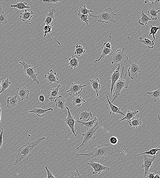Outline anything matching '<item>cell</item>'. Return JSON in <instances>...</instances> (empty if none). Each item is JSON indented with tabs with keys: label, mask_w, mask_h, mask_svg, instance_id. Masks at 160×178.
<instances>
[{
	"label": "cell",
	"mask_w": 160,
	"mask_h": 178,
	"mask_svg": "<svg viewBox=\"0 0 160 178\" xmlns=\"http://www.w3.org/2000/svg\"><path fill=\"white\" fill-rule=\"evenodd\" d=\"M77 156H87L91 159L94 158H103L109 155H112L114 152L113 147L109 146L108 144L104 143L101 145H98L92 151L87 153H79V149H78Z\"/></svg>",
	"instance_id": "obj_1"
},
{
	"label": "cell",
	"mask_w": 160,
	"mask_h": 178,
	"mask_svg": "<svg viewBox=\"0 0 160 178\" xmlns=\"http://www.w3.org/2000/svg\"><path fill=\"white\" fill-rule=\"evenodd\" d=\"M46 138L45 137H42L31 143H27L26 144L22 146L18 150V152L16 155V159L13 163V165L16 166L29 154L31 153L33 149Z\"/></svg>",
	"instance_id": "obj_2"
},
{
	"label": "cell",
	"mask_w": 160,
	"mask_h": 178,
	"mask_svg": "<svg viewBox=\"0 0 160 178\" xmlns=\"http://www.w3.org/2000/svg\"><path fill=\"white\" fill-rule=\"evenodd\" d=\"M125 67L122 68V72L119 79L116 82L113 87L114 92L113 94V97L111 102L115 101L120 95L122 89L124 88H127L130 81L127 78V73H125Z\"/></svg>",
	"instance_id": "obj_3"
},
{
	"label": "cell",
	"mask_w": 160,
	"mask_h": 178,
	"mask_svg": "<svg viewBox=\"0 0 160 178\" xmlns=\"http://www.w3.org/2000/svg\"><path fill=\"white\" fill-rule=\"evenodd\" d=\"M91 16L96 18L97 21L103 23H113L114 25L116 24V21L114 19V17L117 15L112 11V9L108 8L101 11L97 16L91 15Z\"/></svg>",
	"instance_id": "obj_4"
},
{
	"label": "cell",
	"mask_w": 160,
	"mask_h": 178,
	"mask_svg": "<svg viewBox=\"0 0 160 178\" xmlns=\"http://www.w3.org/2000/svg\"><path fill=\"white\" fill-rule=\"evenodd\" d=\"M100 127V125L98 124V121L97 120L96 124L91 129L87 130V132L82 134L83 137V141L81 144L77 147L76 150L79 149L80 147L83 146L89 140H94L96 138V132L99 128Z\"/></svg>",
	"instance_id": "obj_5"
},
{
	"label": "cell",
	"mask_w": 160,
	"mask_h": 178,
	"mask_svg": "<svg viewBox=\"0 0 160 178\" xmlns=\"http://www.w3.org/2000/svg\"><path fill=\"white\" fill-rule=\"evenodd\" d=\"M19 63L23 66L24 72L28 78L31 79L37 84H39V81L37 78L38 75L37 74V71L36 69L37 66L33 67L31 65L24 62H22L21 61H19Z\"/></svg>",
	"instance_id": "obj_6"
},
{
	"label": "cell",
	"mask_w": 160,
	"mask_h": 178,
	"mask_svg": "<svg viewBox=\"0 0 160 178\" xmlns=\"http://www.w3.org/2000/svg\"><path fill=\"white\" fill-rule=\"evenodd\" d=\"M125 49L117 50L113 54L111 64L125 63L128 60V57L124 52Z\"/></svg>",
	"instance_id": "obj_7"
},
{
	"label": "cell",
	"mask_w": 160,
	"mask_h": 178,
	"mask_svg": "<svg viewBox=\"0 0 160 178\" xmlns=\"http://www.w3.org/2000/svg\"><path fill=\"white\" fill-rule=\"evenodd\" d=\"M66 109L68 111V116L67 118L64 119V125L69 126L73 134L75 136H76L77 135L76 134V131L74 128V125L76 123H77L76 121H75V118L74 116L71 115L68 107H66Z\"/></svg>",
	"instance_id": "obj_8"
},
{
	"label": "cell",
	"mask_w": 160,
	"mask_h": 178,
	"mask_svg": "<svg viewBox=\"0 0 160 178\" xmlns=\"http://www.w3.org/2000/svg\"><path fill=\"white\" fill-rule=\"evenodd\" d=\"M88 165L93 168L94 171L92 174L94 175L97 174L99 176L102 171H107L109 173H110L109 167H107L102 165L99 162H95L93 161H91L90 163H87Z\"/></svg>",
	"instance_id": "obj_9"
},
{
	"label": "cell",
	"mask_w": 160,
	"mask_h": 178,
	"mask_svg": "<svg viewBox=\"0 0 160 178\" xmlns=\"http://www.w3.org/2000/svg\"><path fill=\"white\" fill-rule=\"evenodd\" d=\"M155 158V156H154L152 158H149L147 156L144 155V163L141 164V168L144 169V177L148 176L149 169L153 167V163Z\"/></svg>",
	"instance_id": "obj_10"
},
{
	"label": "cell",
	"mask_w": 160,
	"mask_h": 178,
	"mask_svg": "<svg viewBox=\"0 0 160 178\" xmlns=\"http://www.w3.org/2000/svg\"><path fill=\"white\" fill-rule=\"evenodd\" d=\"M130 67L127 70L128 76L131 80H133L136 77H138V74L141 72V68L139 65L133 62L129 61Z\"/></svg>",
	"instance_id": "obj_11"
},
{
	"label": "cell",
	"mask_w": 160,
	"mask_h": 178,
	"mask_svg": "<svg viewBox=\"0 0 160 178\" xmlns=\"http://www.w3.org/2000/svg\"><path fill=\"white\" fill-rule=\"evenodd\" d=\"M86 84L79 85L75 83H71L70 87L69 88V90L66 91L67 93L70 96H72L75 94L77 95H79L82 91L83 88L87 86Z\"/></svg>",
	"instance_id": "obj_12"
},
{
	"label": "cell",
	"mask_w": 160,
	"mask_h": 178,
	"mask_svg": "<svg viewBox=\"0 0 160 178\" xmlns=\"http://www.w3.org/2000/svg\"><path fill=\"white\" fill-rule=\"evenodd\" d=\"M117 65L118 66V67L117 69L113 71V73L112 74L111 77L109 78L111 81L110 91V94L111 95L112 93V92H113V87L115 83L119 79L121 73L120 71L121 68L120 65L119 64H118Z\"/></svg>",
	"instance_id": "obj_13"
},
{
	"label": "cell",
	"mask_w": 160,
	"mask_h": 178,
	"mask_svg": "<svg viewBox=\"0 0 160 178\" xmlns=\"http://www.w3.org/2000/svg\"><path fill=\"white\" fill-rule=\"evenodd\" d=\"M106 98L107 99L108 103L109 105V109L110 110V111L109 113L111 115H115V114L120 115H121L125 116V115L122 112L121 110V108H119L117 106L114 105L112 104L109 99L108 96L106 95Z\"/></svg>",
	"instance_id": "obj_14"
},
{
	"label": "cell",
	"mask_w": 160,
	"mask_h": 178,
	"mask_svg": "<svg viewBox=\"0 0 160 178\" xmlns=\"http://www.w3.org/2000/svg\"><path fill=\"white\" fill-rule=\"evenodd\" d=\"M29 95V91L27 90L25 87L18 88L16 91V95L21 98L22 101L28 99Z\"/></svg>",
	"instance_id": "obj_15"
},
{
	"label": "cell",
	"mask_w": 160,
	"mask_h": 178,
	"mask_svg": "<svg viewBox=\"0 0 160 178\" xmlns=\"http://www.w3.org/2000/svg\"><path fill=\"white\" fill-rule=\"evenodd\" d=\"M61 87V85L59 84L57 86L56 88L50 89L47 95L49 97V100L51 101H55L56 99L59 96V89Z\"/></svg>",
	"instance_id": "obj_16"
},
{
	"label": "cell",
	"mask_w": 160,
	"mask_h": 178,
	"mask_svg": "<svg viewBox=\"0 0 160 178\" xmlns=\"http://www.w3.org/2000/svg\"><path fill=\"white\" fill-rule=\"evenodd\" d=\"M53 111V109L50 108L47 109H43L41 108H33V110L29 111L28 113H34L40 118H42L46 115L45 114L47 111L52 112Z\"/></svg>",
	"instance_id": "obj_17"
},
{
	"label": "cell",
	"mask_w": 160,
	"mask_h": 178,
	"mask_svg": "<svg viewBox=\"0 0 160 178\" xmlns=\"http://www.w3.org/2000/svg\"><path fill=\"white\" fill-rule=\"evenodd\" d=\"M57 73H54L52 69L51 70L49 73H47L45 75L46 78L50 84L53 83H59V79L56 76Z\"/></svg>",
	"instance_id": "obj_18"
},
{
	"label": "cell",
	"mask_w": 160,
	"mask_h": 178,
	"mask_svg": "<svg viewBox=\"0 0 160 178\" xmlns=\"http://www.w3.org/2000/svg\"><path fill=\"white\" fill-rule=\"evenodd\" d=\"M105 43H104L101 47V54L100 57L98 60H95V63H96L98 62L102 58H104L105 57L110 55H112L113 54V51L112 49H109L105 47Z\"/></svg>",
	"instance_id": "obj_19"
},
{
	"label": "cell",
	"mask_w": 160,
	"mask_h": 178,
	"mask_svg": "<svg viewBox=\"0 0 160 178\" xmlns=\"http://www.w3.org/2000/svg\"><path fill=\"white\" fill-rule=\"evenodd\" d=\"M91 87L96 92V97L99 96L98 91H99L100 89L101 85L99 84L100 80L99 78L96 79H93L90 80Z\"/></svg>",
	"instance_id": "obj_20"
},
{
	"label": "cell",
	"mask_w": 160,
	"mask_h": 178,
	"mask_svg": "<svg viewBox=\"0 0 160 178\" xmlns=\"http://www.w3.org/2000/svg\"><path fill=\"white\" fill-rule=\"evenodd\" d=\"M56 104V108L60 109L62 111H63L66 105V101L62 96H59L55 101Z\"/></svg>",
	"instance_id": "obj_21"
},
{
	"label": "cell",
	"mask_w": 160,
	"mask_h": 178,
	"mask_svg": "<svg viewBox=\"0 0 160 178\" xmlns=\"http://www.w3.org/2000/svg\"><path fill=\"white\" fill-rule=\"evenodd\" d=\"M17 96H9L7 99V107L9 109H11L16 107L17 105L18 101L17 99Z\"/></svg>",
	"instance_id": "obj_22"
},
{
	"label": "cell",
	"mask_w": 160,
	"mask_h": 178,
	"mask_svg": "<svg viewBox=\"0 0 160 178\" xmlns=\"http://www.w3.org/2000/svg\"><path fill=\"white\" fill-rule=\"evenodd\" d=\"M68 60L69 61V68L70 70H73L79 66V60L73 55H72L71 57L68 59Z\"/></svg>",
	"instance_id": "obj_23"
},
{
	"label": "cell",
	"mask_w": 160,
	"mask_h": 178,
	"mask_svg": "<svg viewBox=\"0 0 160 178\" xmlns=\"http://www.w3.org/2000/svg\"><path fill=\"white\" fill-rule=\"evenodd\" d=\"M97 120V117H95L94 119L90 121L87 122H82L80 121L77 120L76 122L77 123H80L85 128H86L87 130L93 128L94 126L96 124V122Z\"/></svg>",
	"instance_id": "obj_24"
},
{
	"label": "cell",
	"mask_w": 160,
	"mask_h": 178,
	"mask_svg": "<svg viewBox=\"0 0 160 178\" xmlns=\"http://www.w3.org/2000/svg\"><path fill=\"white\" fill-rule=\"evenodd\" d=\"M56 11L54 9H50L49 13L47 14L46 16V19L45 21L46 25H50L51 23L55 19V15L54 13Z\"/></svg>",
	"instance_id": "obj_25"
},
{
	"label": "cell",
	"mask_w": 160,
	"mask_h": 178,
	"mask_svg": "<svg viewBox=\"0 0 160 178\" xmlns=\"http://www.w3.org/2000/svg\"><path fill=\"white\" fill-rule=\"evenodd\" d=\"M160 88L156 89L151 92H146V94L149 95L151 98L153 99V101L156 102L160 100Z\"/></svg>",
	"instance_id": "obj_26"
},
{
	"label": "cell",
	"mask_w": 160,
	"mask_h": 178,
	"mask_svg": "<svg viewBox=\"0 0 160 178\" xmlns=\"http://www.w3.org/2000/svg\"><path fill=\"white\" fill-rule=\"evenodd\" d=\"M34 13L32 11L28 12L26 9L25 10V12L23 13H20V18L22 19L23 21L25 22L27 20H30L32 17V15Z\"/></svg>",
	"instance_id": "obj_27"
},
{
	"label": "cell",
	"mask_w": 160,
	"mask_h": 178,
	"mask_svg": "<svg viewBox=\"0 0 160 178\" xmlns=\"http://www.w3.org/2000/svg\"><path fill=\"white\" fill-rule=\"evenodd\" d=\"M127 122L134 129H137L138 126L142 125V119L134 117Z\"/></svg>",
	"instance_id": "obj_28"
},
{
	"label": "cell",
	"mask_w": 160,
	"mask_h": 178,
	"mask_svg": "<svg viewBox=\"0 0 160 178\" xmlns=\"http://www.w3.org/2000/svg\"><path fill=\"white\" fill-rule=\"evenodd\" d=\"M141 16L140 18L138 21V22L141 26L147 25L149 21L151 20L150 18L145 14L144 11H142Z\"/></svg>",
	"instance_id": "obj_29"
},
{
	"label": "cell",
	"mask_w": 160,
	"mask_h": 178,
	"mask_svg": "<svg viewBox=\"0 0 160 178\" xmlns=\"http://www.w3.org/2000/svg\"><path fill=\"white\" fill-rule=\"evenodd\" d=\"M92 117V114L91 111H82L80 113V120H83L85 122H87Z\"/></svg>",
	"instance_id": "obj_30"
},
{
	"label": "cell",
	"mask_w": 160,
	"mask_h": 178,
	"mask_svg": "<svg viewBox=\"0 0 160 178\" xmlns=\"http://www.w3.org/2000/svg\"><path fill=\"white\" fill-rule=\"evenodd\" d=\"M139 42L148 47L149 49H152L154 47V42L153 41H151L149 39L145 38L143 40L141 37L139 38Z\"/></svg>",
	"instance_id": "obj_31"
},
{
	"label": "cell",
	"mask_w": 160,
	"mask_h": 178,
	"mask_svg": "<svg viewBox=\"0 0 160 178\" xmlns=\"http://www.w3.org/2000/svg\"><path fill=\"white\" fill-rule=\"evenodd\" d=\"M139 113L138 110L137 111H132L130 110L127 111V115H125V117L121 119H119V121H122L124 120L127 119V122H128L130 120L135 117V116Z\"/></svg>",
	"instance_id": "obj_32"
},
{
	"label": "cell",
	"mask_w": 160,
	"mask_h": 178,
	"mask_svg": "<svg viewBox=\"0 0 160 178\" xmlns=\"http://www.w3.org/2000/svg\"><path fill=\"white\" fill-rule=\"evenodd\" d=\"M72 100V104L73 105H76L78 107H80L83 102H86V101L79 95L76 97H73Z\"/></svg>",
	"instance_id": "obj_33"
},
{
	"label": "cell",
	"mask_w": 160,
	"mask_h": 178,
	"mask_svg": "<svg viewBox=\"0 0 160 178\" xmlns=\"http://www.w3.org/2000/svg\"><path fill=\"white\" fill-rule=\"evenodd\" d=\"M11 84V82L10 81L9 78H7L5 80H2L1 84L2 89L0 91V95L7 90Z\"/></svg>",
	"instance_id": "obj_34"
},
{
	"label": "cell",
	"mask_w": 160,
	"mask_h": 178,
	"mask_svg": "<svg viewBox=\"0 0 160 178\" xmlns=\"http://www.w3.org/2000/svg\"><path fill=\"white\" fill-rule=\"evenodd\" d=\"M27 2L21 1L18 2L16 5H11V7L12 8H16L19 10L30 8V7L27 6Z\"/></svg>",
	"instance_id": "obj_35"
},
{
	"label": "cell",
	"mask_w": 160,
	"mask_h": 178,
	"mask_svg": "<svg viewBox=\"0 0 160 178\" xmlns=\"http://www.w3.org/2000/svg\"><path fill=\"white\" fill-rule=\"evenodd\" d=\"M160 10L157 11L155 8L149 10L148 13L151 15V20H156L158 18V14H160Z\"/></svg>",
	"instance_id": "obj_36"
},
{
	"label": "cell",
	"mask_w": 160,
	"mask_h": 178,
	"mask_svg": "<svg viewBox=\"0 0 160 178\" xmlns=\"http://www.w3.org/2000/svg\"><path fill=\"white\" fill-rule=\"evenodd\" d=\"M86 52V50L81 45H78L77 44L76 46L75 50L74 51V54H76L78 56L80 57Z\"/></svg>",
	"instance_id": "obj_37"
},
{
	"label": "cell",
	"mask_w": 160,
	"mask_h": 178,
	"mask_svg": "<svg viewBox=\"0 0 160 178\" xmlns=\"http://www.w3.org/2000/svg\"><path fill=\"white\" fill-rule=\"evenodd\" d=\"M160 149L158 147H157L155 148H153L151 150L149 151H146L144 153H142L140 154H139V156H141L143 155H144V154H146V155H150L151 156H155L156 155H158V153H157V152L160 151Z\"/></svg>",
	"instance_id": "obj_38"
},
{
	"label": "cell",
	"mask_w": 160,
	"mask_h": 178,
	"mask_svg": "<svg viewBox=\"0 0 160 178\" xmlns=\"http://www.w3.org/2000/svg\"><path fill=\"white\" fill-rule=\"evenodd\" d=\"M150 32L149 36H150L151 35H153V41H154L155 40V35L158 31V30L160 29V26L158 27L154 26L151 25L150 26Z\"/></svg>",
	"instance_id": "obj_39"
},
{
	"label": "cell",
	"mask_w": 160,
	"mask_h": 178,
	"mask_svg": "<svg viewBox=\"0 0 160 178\" xmlns=\"http://www.w3.org/2000/svg\"><path fill=\"white\" fill-rule=\"evenodd\" d=\"M93 10L88 9L84 5L83 7H80L79 10V12L84 15L90 14L91 12H93Z\"/></svg>",
	"instance_id": "obj_40"
},
{
	"label": "cell",
	"mask_w": 160,
	"mask_h": 178,
	"mask_svg": "<svg viewBox=\"0 0 160 178\" xmlns=\"http://www.w3.org/2000/svg\"><path fill=\"white\" fill-rule=\"evenodd\" d=\"M7 23V17L4 12H0V25L3 24L5 25Z\"/></svg>",
	"instance_id": "obj_41"
},
{
	"label": "cell",
	"mask_w": 160,
	"mask_h": 178,
	"mask_svg": "<svg viewBox=\"0 0 160 178\" xmlns=\"http://www.w3.org/2000/svg\"><path fill=\"white\" fill-rule=\"evenodd\" d=\"M76 171L71 172L70 176L67 178H82V176H81L78 170L76 167H75Z\"/></svg>",
	"instance_id": "obj_42"
},
{
	"label": "cell",
	"mask_w": 160,
	"mask_h": 178,
	"mask_svg": "<svg viewBox=\"0 0 160 178\" xmlns=\"http://www.w3.org/2000/svg\"><path fill=\"white\" fill-rule=\"evenodd\" d=\"M53 26V25L52 26L46 25L44 26L43 29L44 34L43 35L44 37H45L47 36V34L49 33L51 34V33L52 32V29ZM51 35H52L51 34Z\"/></svg>",
	"instance_id": "obj_43"
},
{
	"label": "cell",
	"mask_w": 160,
	"mask_h": 178,
	"mask_svg": "<svg viewBox=\"0 0 160 178\" xmlns=\"http://www.w3.org/2000/svg\"><path fill=\"white\" fill-rule=\"evenodd\" d=\"M78 17L81 20V21H83L86 23L87 25H88V15H84L82 14L79 12L78 14Z\"/></svg>",
	"instance_id": "obj_44"
},
{
	"label": "cell",
	"mask_w": 160,
	"mask_h": 178,
	"mask_svg": "<svg viewBox=\"0 0 160 178\" xmlns=\"http://www.w3.org/2000/svg\"><path fill=\"white\" fill-rule=\"evenodd\" d=\"M45 169L47 172V178H57L54 176L52 172H51L49 169L48 166H47L45 167Z\"/></svg>",
	"instance_id": "obj_45"
},
{
	"label": "cell",
	"mask_w": 160,
	"mask_h": 178,
	"mask_svg": "<svg viewBox=\"0 0 160 178\" xmlns=\"http://www.w3.org/2000/svg\"><path fill=\"white\" fill-rule=\"evenodd\" d=\"M118 139L115 136H112L111 137L110 139V142L111 144L113 145L117 144L118 143Z\"/></svg>",
	"instance_id": "obj_46"
},
{
	"label": "cell",
	"mask_w": 160,
	"mask_h": 178,
	"mask_svg": "<svg viewBox=\"0 0 160 178\" xmlns=\"http://www.w3.org/2000/svg\"><path fill=\"white\" fill-rule=\"evenodd\" d=\"M1 129H2V131L1 132V134H0V149L1 148V147L2 145L3 144V140H2V136L3 134V132H4V129L2 128L1 127Z\"/></svg>",
	"instance_id": "obj_47"
},
{
	"label": "cell",
	"mask_w": 160,
	"mask_h": 178,
	"mask_svg": "<svg viewBox=\"0 0 160 178\" xmlns=\"http://www.w3.org/2000/svg\"><path fill=\"white\" fill-rule=\"evenodd\" d=\"M62 1H59V0H48V1H43V2H47V3H58L59 2H62Z\"/></svg>",
	"instance_id": "obj_48"
},
{
	"label": "cell",
	"mask_w": 160,
	"mask_h": 178,
	"mask_svg": "<svg viewBox=\"0 0 160 178\" xmlns=\"http://www.w3.org/2000/svg\"><path fill=\"white\" fill-rule=\"evenodd\" d=\"M109 37L110 38L109 41L108 43H105V47L107 48H108V49H111L112 47L111 44V36L110 35L109 36Z\"/></svg>",
	"instance_id": "obj_49"
},
{
	"label": "cell",
	"mask_w": 160,
	"mask_h": 178,
	"mask_svg": "<svg viewBox=\"0 0 160 178\" xmlns=\"http://www.w3.org/2000/svg\"><path fill=\"white\" fill-rule=\"evenodd\" d=\"M39 100L40 101L42 102L43 103L45 101V97L42 94L40 95L39 97Z\"/></svg>",
	"instance_id": "obj_50"
},
{
	"label": "cell",
	"mask_w": 160,
	"mask_h": 178,
	"mask_svg": "<svg viewBox=\"0 0 160 178\" xmlns=\"http://www.w3.org/2000/svg\"><path fill=\"white\" fill-rule=\"evenodd\" d=\"M160 2L159 0H155V1H153V0H151V1H149V0H148V1H144V3H148V2H151L152 4H153V3H154V2Z\"/></svg>",
	"instance_id": "obj_51"
},
{
	"label": "cell",
	"mask_w": 160,
	"mask_h": 178,
	"mask_svg": "<svg viewBox=\"0 0 160 178\" xmlns=\"http://www.w3.org/2000/svg\"><path fill=\"white\" fill-rule=\"evenodd\" d=\"M155 175V174L154 173L152 172L149 173L147 176L148 178H154Z\"/></svg>",
	"instance_id": "obj_52"
},
{
	"label": "cell",
	"mask_w": 160,
	"mask_h": 178,
	"mask_svg": "<svg viewBox=\"0 0 160 178\" xmlns=\"http://www.w3.org/2000/svg\"><path fill=\"white\" fill-rule=\"evenodd\" d=\"M3 80H4V78L2 77L0 78V91H1L2 89V82Z\"/></svg>",
	"instance_id": "obj_53"
},
{
	"label": "cell",
	"mask_w": 160,
	"mask_h": 178,
	"mask_svg": "<svg viewBox=\"0 0 160 178\" xmlns=\"http://www.w3.org/2000/svg\"><path fill=\"white\" fill-rule=\"evenodd\" d=\"M1 106L2 104H0V123H1Z\"/></svg>",
	"instance_id": "obj_54"
},
{
	"label": "cell",
	"mask_w": 160,
	"mask_h": 178,
	"mask_svg": "<svg viewBox=\"0 0 160 178\" xmlns=\"http://www.w3.org/2000/svg\"><path fill=\"white\" fill-rule=\"evenodd\" d=\"M154 178H160V176L159 174H156L155 175Z\"/></svg>",
	"instance_id": "obj_55"
},
{
	"label": "cell",
	"mask_w": 160,
	"mask_h": 178,
	"mask_svg": "<svg viewBox=\"0 0 160 178\" xmlns=\"http://www.w3.org/2000/svg\"><path fill=\"white\" fill-rule=\"evenodd\" d=\"M2 11V6L0 5V12H1Z\"/></svg>",
	"instance_id": "obj_56"
},
{
	"label": "cell",
	"mask_w": 160,
	"mask_h": 178,
	"mask_svg": "<svg viewBox=\"0 0 160 178\" xmlns=\"http://www.w3.org/2000/svg\"><path fill=\"white\" fill-rule=\"evenodd\" d=\"M158 118L159 119V115H158Z\"/></svg>",
	"instance_id": "obj_57"
}]
</instances>
